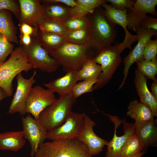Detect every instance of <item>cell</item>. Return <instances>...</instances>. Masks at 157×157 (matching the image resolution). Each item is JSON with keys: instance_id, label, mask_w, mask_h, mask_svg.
<instances>
[{"instance_id": "cell-15", "label": "cell", "mask_w": 157, "mask_h": 157, "mask_svg": "<svg viewBox=\"0 0 157 157\" xmlns=\"http://www.w3.org/2000/svg\"><path fill=\"white\" fill-rule=\"evenodd\" d=\"M96 124L88 115H86L84 127L76 139L86 146L92 156L98 155L102 151L104 146H107L109 142L95 133L93 127Z\"/></svg>"}, {"instance_id": "cell-7", "label": "cell", "mask_w": 157, "mask_h": 157, "mask_svg": "<svg viewBox=\"0 0 157 157\" xmlns=\"http://www.w3.org/2000/svg\"><path fill=\"white\" fill-rule=\"evenodd\" d=\"M20 47L33 68L51 73L56 71L60 65L42 47L34 37H32L31 43L29 46Z\"/></svg>"}, {"instance_id": "cell-21", "label": "cell", "mask_w": 157, "mask_h": 157, "mask_svg": "<svg viewBox=\"0 0 157 157\" xmlns=\"http://www.w3.org/2000/svg\"><path fill=\"white\" fill-rule=\"evenodd\" d=\"M22 131L0 133V149L17 151L25 144Z\"/></svg>"}, {"instance_id": "cell-38", "label": "cell", "mask_w": 157, "mask_h": 157, "mask_svg": "<svg viewBox=\"0 0 157 157\" xmlns=\"http://www.w3.org/2000/svg\"><path fill=\"white\" fill-rule=\"evenodd\" d=\"M18 26L20 34L29 35L32 37H35L39 30L38 27L24 22L19 23Z\"/></svg>"}, {"instance_id": "cell-14", "label": "cell", "mask_w": 157, "mask_h": 157, "mask_svg": "<svg viewBox=\"0 0 157 157\" xmlns=\"http://www.w3.org/2000/svg\"><path fill=\"white\" fill-rule=\"evenodd\" d=\"M24 138L29 142L31 156L34 157L40 145L46 139L47 132L38 122L28 114L22 118Z\"/></svg>"}, {"instance_id": "cell-2", "label": "cell", "mask_w": 157, "mask_h": 157, "mask_svg": "<svg viewBox=\"0 0 157 157\" xmlns=\"http://www.w3.org/2000/svg\"><path fill=\"white\" fill-rule=\"evenodd\" d=\"M49 54L62 66L66 72H78L85 62L97 55L88 44L77 45L67 42Z\"/></svg>"}, {"instance_id": "cell-16", "label": "cell", "mask_w": 157, "mask_h": 157, "mask_svg": "<svg viewBox=\"0 0 157 157\" xmlns=\"http://www.w3.org/2000/svg\"><path fill=\"white\" fill-rule=\"evenodd\" d=\"M20 9L19 23L24 22L38 27L44 19L39 0H19Z\"/></svg>"}, {"instance_id": "cell-25", "label": "cell", "mask_w": 157, "mask_h": 157, "mask_svg": "<svg viewBox=\"0 0 157 157\" xmlns=\"http://www.w3.org/2000/svg\"><path fill=\"white\" fill-rule=\"evenodd\" d=\"M101 6L104 9L106 17L110 21L115 25L117 24L120 25L124 29L125 35L130 33L127 29L126 12L128 9L121 10H117L107 3Z\"/></svg>"}, {"instance_id": "cell-40", "label": "cell", "mask_w": 157, "mask_h": 157, "mask_svg": "<svg viewBox=\"0 0 157 157\" xmlns=\"http://www.w3.org/2000/svg\"><path fill=\"white\" fill-rule=\"evenodd\" d=\"M41 3H56L65 5L70 8H72L76 5V0H42Z\"/></svg>"}, {"instance_id": "cell-1", "label": "cell", "mask_w": 157, "mask_h": 157, "mask_svg": "<svg viewBox=\"0 0 157 157\" xmlns=\"http://www.w3.org/2000/svg\"><path fill=\"white\" fill-rule=\"evenodd\" d=\"M89 30L87 43L97 55L114 42L117 35L116 26L106 17L102 6L88 15Z\"/></svg>"}, {"instance_id": "cell-42", "label": "cell", "mask_w": 157, "mask_h": 157, "mask_svg": "<svg viewBox=\"0 0 157 157\" xmlns=\"http://www.w3.org/2000/svg\"><path fill=\"white\" fill-rule=\"evenodd\" d=\"M151 93L157 100V80L153 81V83L151 86Z\"/></svg>"}, {"instance_id": "cell-29", "label": "cell", "mask_w": 157, "mask_h": 157, "mask_svg": "<svg viewBox=\"0 0 157 157\" xmlns=\"http://www.w3.org/2000/svg\"><path fill=\"white\" fill-rule=\"evenodd\" d=\"M38 29L41 31L51 33L63 37L68 32L63 22L53 19H44Z\"/></svg>"}, {"instance_id": "cell-24", "label": "cell", "mask_w": 157, "mask_h": 157, "mask_svg": "<svg viewBox=\"0 0 157 157\" xmlns=\"http://www.w3.org/2000/svg\"><path fill=\"white\" fill-rule=\"evenodd\" d=\"M35 38L42 47L49 53L62 46L66 42L64 37L39 30Z\"/></svg>"}, {"instance_id": "cell-9", "label": "cell", "mask_w": 157, "mask_h": 157, "mask_svg": "<svg viewBox=\"0 0 157 157\" xmlns=\"http://www.w3.org/2000/svg\"><path fill=\"white\" fill-rule=\"evenodd\" d=\"M86 115L85 113L72 111L62 125L47 132L46 139L51 141L64 139H76L84 127Z\"/></svg>"}, {"instance_id": "cell-6", "label": "cell", "mask_w": 157, "mask_h": 157, "mask_svg": "<svg viewBox=\"0 0 157 157\" xmlns=\"http://www.w3.org/2000/svg\"><path fill=\"white\" fill-rule=\"evenodd\" d=\"M76 102L72 94L60 96L40 113L37 120L47 131L58 127L65 122Z\"/></svg>"}, {"instance_id": "cell-18", "label": "cell", "mask_w": 157, "mask_h": 157, "mask_svg": "<svg viewBox=\"0 0 157 157\" xmlns=\"http://www.w3.org/2000/svg\"><path fill=\"white\" fill-rule=\"evenodd\" d=\"M156 119L148 122L134 124V133L146 151L150 146H157V127Z\"/></svg>"}, {"instance_id": "cell-4", "label": "cell", "mask_w": 157, "mask_h": 157, "mask_svg": "<svg viewBox=\"0 0 157 157\" xmlns=\"http://www.w3.org/2000/svg\"><path fill=\"white\" fill-rule=\"evenodd\" d=\"M33 68L21 47L15 48L9 59L0 64V87L8 97L11 96L14 78L22 72H27Z\"/></svg>"}, {"instance_id": "cell-11", "label": "cell", "mask_w": 157, "mask_h": 157, "mask_svg": "<svg viewBox=\"0 0 157 157\" xmlns=\"http://www.w3.org/2000/svg\"><path fill=\"white\" fill-rule=\"evenodd\" d=\"M135 32L138 37V43L129 54L124 59V76L122 82L117 89L118 90L121 89L124 85L128 76L129 69L131 65L134 63L143 58V51L147 42L152 37L157 34V31L148 29L142 26H140L138 28Z\"/></svg>"}, {"instance_id": "cell-17", "label": "cell", "mask_w": 157, "mask_h": 157, "mask_svg": "<svg viewBox=\"0 0 157 157\" xmlns=\"http://www.w3.org/2000/svg\"><path fill=\"white\" fill-rule=\"evenodd\" d=\"M78 72L68 71L63 76L44 84L53 92L60 96L72 94L73 88L78 81Z\"/></svg>"}, {"instance_id": "cell-31", "label": "cell", "mask_w": 157, "mask_h": 157, "mask_svg": "<svg viewBox=\"0 0 157 157\" xmlns=\"http://www.w3.org/2000/svg\"><path fill=\"white\" fill-rule=\"evenodd\" d=\"M137 70L147 79L153 81L156 79L155 77L157 73V60L147 61L141 59L136 62Z\"/></svg>"}, {"instance_id": "cell-27", "label": "cell", "mask_w": 157, "mask_h": 157, "mask_svg": "<svg viewBox=\"0 0 157 157\" xmlns=\"http://www.w3.org/2000/svg\"><path fill=\"white\" fill-rule=\"evenodd\" d=\"M101 72V66L91 59L85 62L78 72V81L98 79Z\"/></svg>"}, {"instance_id": "cell-41", "label": "cell", "mask_w": 157, "mask_h": 157, "mask_svg": "<svg viewBox=\"0 0 157 157\" xmlns=\"http://www.w3.org/2000/svg\"><path fill=\"white\" fill-rule=\"evenodd\" d=\"M19 38L20 46L27 47L31 43L32 37L30 35L20 34Z\"/></svg>"}, {"instance_id": "cell-8", "label": "cell", "mask_w": 157, "mask_h": 157, "mask_svg": "<svg viewBox=\"0 0 157 157\" xmlns=\"http://www.w3.org/2000/svg\"><path fill=\"white\" fill-rule=\"evenodd\" d=\"M104 114L114 125L113 136L108 142L105 157H121V151L124 143L134 132V123L127 122L125 118L123 119L116 116Z\"/></svg>"}, {"instance_id": "cell-13", "label": "cell", "mask_w": 157, "mask_h": 157, "mask_svg": "<svg viewBox=\"0 0 157 157\" xmlns=\"http://www.w3.org/2000/svg\"><path fill=\"white\" fill-rule=\"evenodd\" d=\"M157 4V0H135L132 7L127 10L128 28L135 32L141 22L147 16V13L156 16L155 7Z\"/></svg>"}, {"instance_id": "cell-23", "label": "cell", "mask_w": 157, "mask_h": 157, "mask_svg": "<svg viewBox=\"0 0 157 157\" xmlns=\"http://www.w3.org/2000/svg\"><path fill=\"white\" fill-rule=\"evenodd\" d=\"M17 29L12 13L6 10L0 11V34L11 42L18 44L19 40L17 35Z\"/></svg>"}, {"instance_id": "cell-34", "label": "cell", "mask_w": 157, "mask_h": 157, "mask_svg": "<svg viewBox=\"0 0 157 157\" xmlns=\"http://www.w3.org/2000/svg\"><path fill=\"white\" fill-rule=\"evenodd\" d=\"M13 44L0 34V64L3 63L14 49Z\"/></svg>"}, {"instance_id": "cell-26", "label": "cell", "mask_w": 157, "mask_h": 157, "mask_svg": "<svg viewBox=\"0 0 157 157\" xmlns=\"http://www.w3.org/2000/svg\"><path fill=\"white\" fill-rule=\"evenodd\" d=\"M76 5L71 8L70 17L85 16L107 3L106 0H76Z\"/></svg>"}, {"instance_id": "cell-28", "label": "cell", "mask_w": 157, "mask_h": 157, "mask_svg": "<svg viewBox=\"0 0 157 157\" xmlns=\"http://www.w3.org/2000/svg\"><path fill=\"white\" fill-rule=\"evenodd\" d=\"M143 148L134 132L124 143L122 150L121 157H133L142 151Z\"/></svg>"}, {"instance_id": "cell-37", "label": "cell", "mask_w": 157, "mask_h": 157, "mask_svg": "<svg viewBox=\"0 0 157 157\" xmlns=\"http://www.w3.org/2000/svg\"><path fill=\"white\" fill-rule=\"evenodd\" d=\"M135 0H106L114 8L120 10L132 8Z\"/></svg>"}, {"instance_id": "cell-22", "label": "cell", "mask_w": 157, "mask_h": 157, "mask_svg": "<svg viewBox=\"0 0 157 157\" xmlns=\"http://www.w3.org/2000/svg\"><path fill=\"white\" fill-rule=\"evenodd\" d=\"M44 19H53L63 22L70 17V7L56 3H42Z\"/></svg>"}, {"instance_id": "cell-44", "label": "cell", "mask_w": 157, "mask_h": 157, "mask_svg": "<svg viewBox=\"0 0 157 157\" xmlns=\"http://www.w3.org/2000/svg\"><path fill=\"white\" fill-rule=\"evenodd\" d=\"M146 151H142L139 154L133 157H141L145 153Z\"/></svg>"}, {"instance_id": "cell-12", "label": "cell", "mask_w": 157, "mask_h": 157, "mask_svg": "<svg viewBox=\"0 0 157 157\" xmlns=\"http://www.w3.org/2000/svg\"><path fill=\"white\" fill-rule=\"evenodd\" d=\"M36 74L35 70L32 76L28 79L24 78L21 72L16 76L17 86L9 107V113H18L21 115L26 114L27 99L32 85L36 82L34 78Z\"/></svg>"}, {"instance_id": "cell-5", "label": "cell", "mask_w": 157, "mask_h": 157, "mask_svg": "<svg viewBox=\"0 0 157 157\" xmlns=\"http://www.w3.org/2000/svg\"><path fill=\"white\" fill-rule=\"evenodd\" d=\"M125 49L122 43H116L103 49L91 59L101 67L102 72L98 78L93 90L103 88L113 76V74L122 62L121 53Z\"/></svg>"}, {"instance_id": "cell-30", "label": "cell", "mask_w": 157, "mask_h": 157, "mask_svg": "<svg viewBox=\"0 0 157 157\" xmlns=\"http://www.w3.org/2000/svg\"><path fill=\"white\" fill-rule=\"evenodd\" d=\"M88 33V28L87 26L78 29L68 31L64 37L66 42L77 45H84L87 43Z\"/></svg>"}, {"instance_id": "cell-33", "label": "cell", "mask_w": 157, "mask_h": 157, "mask_svg": "<svg viewBox=\"0 0 157 157\" xmlns=\"http://www.w3.org/2000/svg\"><path fill=\"white\" fill-rule=\"evenodd\" d=\"M98 81V79L82 81L76 83L72 92V94L76 99L82 94L93 91L94 85Z\"/></svg>"}, {"instance_id": "cell-32", "label": "cell", "mask_w": 157, "mask_h": 157, "mask_svg": "<svg viewBox=\"0 0 157 157\" xmlns=\"http://www.w3.org/2000/svg\"><path fill=\"white\" fill-rule=\"evenodd\" d=\"M88 15L70 17L64 22L63 24L68 31H72L88 26Z\"/></svg>"}, {"instance_id": "cell-20", "label": "cell", "mask_w": 157, "mask_h": 157, "mask_svg": "<svg viewBox=\"0 0 157 157\" xmlns=\"http://www.w3.org/2000/svg\"><path fill=\"white\" fill-rule=\"evenodd\" d=\"M127 109V115L134 119L135 124L144 123L154 119V116L151 108L136 100L131 101Z\"/></svg>"}, {"instance_id": "cell-10", "label": "cell", "mask_w": 157, "mask_h": 157, "mask_svg": "<svg viewBox=\"0 0 157 157\" xmlns=\"http://www.w3.org/2000/svg\"><path fill=\"white\" fill-rule=\"evenodd\" d=\"M57 100L54 93L49 89H45L40 85L35 86L31 88L27 97L26 112L31 114L37 120L40 113Z\"/></svg>"}, {"instance_id": "cell-36", "label": "cell", "mask_w": 157, "mask_h": 157, "mask_svg": "<svg viewBox=\"0 0 157 157\" xmlns=\"http://www.w3.org/2000/svg\"><path fill=\"white\" fill-rule=\"evenodd\" d=\"M157 54V39L149 40L145 44L143 51L144 60L149 61L156 58Z\"/></svg>"}, {"instance_id": "cell-39", "label": "cell", "mask_w": 157, "mask_h": 157, "mask_svg": "<svg viewBox=\"0 0 157 157\" xmlns=\"http://www.w3.org/2000/svg\"><path fill=\"white\" fill-rule=\"evenodd\" d=\"M140 26L157 31V19L147 16L141 22Z\"/></svg>"}, {"instance_id": "cell-35", "label": "cell", "mask_w": 157, "mask_h": 157, "mask_svg": "<svg viewBox=\"0 0 157 157\" xmlns=\"http://www.w3.org/2000/svg\"><path fill=\"white\" fill-rule=\"evenodd\" d=\"M3 10L10 11L19 20L20 9L18 0H0V11Z\"/></svg>"}, {"instance_id": "cell-19", "label": "cell", "mask_w": 157, "mask_h": 157, "mask_svg": "<svg viewBox=\"0 0 157 157\" xmlns=\"http://www.w3.org/2000/svg\"><path fill=\"white\" fill-rule=\"evenodd\" d=\"M134 83L140 102L148 106L154 116H157V100L149 90L147 85L148 79L137 69L135 72Z\"/></svg>"}, {"instance_id": "cell-43", "label": "cell", "mask_w": 157, "mask_h": 157, "mask_svg": "<svg viewBox=\"0 0 157 157\" xmlns=\"http://www.w3.org/2000/svg\"><path fill=\"white\" fill-rule=\"evenodd\" d=\"M7 97L8 96L4 90L0 87V101Z\"/></svg>"}, {"instance_id": "cell-3", "label": "cell", "mask_w": 157, "mask_h": 157, "mask_svg": "<svg viewBox=\"0 0 157 157\" xmlns=\"http://www.w3.org/2000/svg\"><path fill=\"white\" fill-rule=\"evenodd\" d=\"M35 157H92L84 143L76 139H64L44 142Z\"/></svg>"}]
</instances>
